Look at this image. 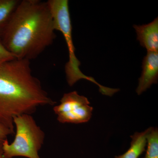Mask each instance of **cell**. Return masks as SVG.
Here are the masks:
<instances>
[{
	"instance_id": "obj_12",
	"label": "cell",
	"mask_w": 158,
	"mask_h": 158,
	"mask_svg": "<svg viewBox=\"0 0 158 158\" xmlns=\"http://www.w3.org/2000/svg\"><path fill=\"white\" fill-rule=\"evenodd\" d=\"M14 134L10 129L0 123V141L6 140L9 135Z\"/></svg>"
},
{
	"instance_id": "obj_9",
	"label": "cell",
	"mask_w": 158,
	"mask_h": 158,
	"mask_svg": "<svg viewBox=\"0 0 158 158\" xmlns=\"http://www.w3.org/2000/svg\"><path fill=\"white\" fill-rule=\"evenodd\" d=\"M20 2L19 0H0V36Z\"/></svg>"
},
{
	"instance_id": "obj_10",
	"label": "cell",
	"mask_w": 158,
	"mask_h": 158,
	"mask_svg": "<svg viewBox=\"0 0 158 158\" xmlns=\"http://www.w3.org/2000/svg\"><path fill=\"white\" fill-rule=\"evenodd\" d=\"M147 149L144 157L158 158V130L151 127L147 135Z\"/></svg>"
},
{
	"instance_id": "obj_6",
	"label": "cell",
	"mask_w": 158,
	"mask_h": 158,
	"mask_svg": "<svg viewBox=\"0 0 158 158\" xmlns=\"http://www.w3.org/2000/svg\"><path fill=\"white\" fill-rule=\"evenodd\" d=\"M142 71L136 92L138 95L156 84L158 79V52H148L142 62Z\"/></svg>"
},
{
	"instance_id": "obj_3",
	"label": "cell",
	"mask_w": 158,
	"mask_h": 158,
	"mask_svg": "<svg viewBox=\"0 0 158 158\" xmlns=\"http://www.w3.org/2000/svg\"><path fill=\"white\" fill-rule=\"evenodd\" d=\"M48 4L54 20L56 31L63 34L67 44L69 59L65 65V72L68 85L71 87L82 79H85L97 85L101 93L112 96L118 92V89L105 87L98 84L92 77L85 75L80 69L81 62L76 56L75 48L72 38V27L68 0H49Z\"/></svg>"
},
{
	"instance_id": "obj_1",
	"label": "cell",
	"mask_w": 158,
	"mask_h": 158,
	"mask_svg": "<svg viewBox=\"0 0 158 158\" xmlns=\"http://www.w3.org/2000/svg\"><path fill=\"white\" fill-rule=\"evenodd\" d=\"M55 24L47 2L20 1L0 36L15 59H36L56 38Z\"/></svg>"
},
{
	"instance_id": "obj_13",
	"label": "cell",
	"mask_w": 158,
	"mask_h": 158,
	"mask_svg": "<svg viewBox=\"0 0 158 158\" xmlns=\"http://www.w3.org/2000/svg\"><path fill=\"white\" fill-rule=\"evenodd\" d=\"M4 140L0 141V158H6L4 155L3 149V143Z\"/></svg>"
},
{
	"instance_id": "obj_2",
	"label": "cell",
	"mask_w": 158,
	"mask_h": 158,
	"mask_svg": "<svg viewBox=\"0 0 158 158\" xmlns=\"http://www.w3.org/2000/svg\"><path fill=\"white\" fill-rule=\"evenodd\" d=\"M56 103L32 74L30 60L14 59L0 64V123L13 132L15 117Z\"/></svg>"
},
{
	"instance_id": "obj_7",
	"label": "cell",
	"mask_w": 158,
	"mask_h": 158,
	"mask_svg": "<svg viewBox=\"0 0 158 158\" xmlns=\"http://www.w3.org/2000/svg\"><path fill=\"white\" fill-rule=\"evenodd\" d=\"M137 39L148 52H158V18L143 25H134Z\"/></svg>"
},
{
	"instance_id": "obj_5",
	"label": "cell",
	"mask_w": 158,
	"mask_h": 158,
	"mask_svg": "<svg viewBox=\"0 0 158 158\" xmlns=\"http://www.w3.org/2000/svg\"><path fill=\"white\" fill-rule=\"evenodd\" d=\"M90 104L87 98L74 91L65 94L53 110L59 122L79 124L88 122L91 118L93 109Z\"/></svg>"
},
{
	"instance_id": "obj_11",
	"label": "cell",
	"mask_w": 158,
	"mask_h": 158,
	"mask_svg": "<svg viewBox=\"0 0 158 158\" xmlns=\"http://www.w3.org/2000/svg\"><path fill=\"white\" fill-rule=\"evenodd\" d=\"M14 59L15 57L5 48L0 40V64Z\"/></svg>"
},
{
	"instance_id": "obj_4",
	"label": "cell",
	"mask_w": 158,
	"mask_h": 158,
	"mask_svg": "<svg viewBox=\"0 0 158 158\" xmlns=\"http://www.w3.org/2000/svg\"><path fill=\"white\" fill-rule=\"evenodd\" d=\"M16 130L14 141L9 144L7 139L3 143L6 158L24 157L40 158L39 152L44 142L45 134L30 114H22L13 118Z\"/></svg>"
},
{
	"instance_id": "obj_8",
	"label": "cell",
	"mask_w": 158,
	"mask_h": 158,
	"mask_svg": "<svg viewBox=\"0 0 158 158\" xmlns=\"http://www.w3.org/2000/svg\"><path fill=\"white\" fill-rule=\"evenodd\" d=\"M151 127L142 132H136L131 137V146L123 154L116 156L114 158H138L145 151L147 144V135Z\"/></svg>"
}]
</instances>
